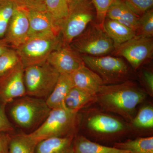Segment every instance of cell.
Segmentation results:
<instances>
[{"instance_id": "obj_18", "label": "cell", "mask_w": 153, "mask_h": 153, "mask_svg": "<svg viewBox=\"0 0 153 153\" xmlns=\"http://www.w3.org/2000/svg\"><path fill=\"white\" fill-rule=\"evenodd\" d=\"M96 101V94H91L73 86L66 96L64 107L73 112H79L95 103Z\"/></svg>"}, {"instance_id": "obj_11", "label": "cell", "mask_w": 153, "mask_h": 153, "mask_svg": "<svg viewBox=\"0 0 153 153\" xmlns=\"http://www.w3.org/2000/svg\"><path fill=\"white\" fill-rule=\"evenodd\" d=\"M25 68L21 62L0 77V102L6 105L27 95Z\"/></svg>"}, {"instance_id": "obj_17", "label": "cell", "mask_w": 153, "mask_h": 153, "mask_svg": "<svg viewBox=\"0 0 153 153\" xmlns=\"http://www.w3.org/2000/svg\"><path fill=\"white\" fill-rule=\"evenodd\" d=\"M73 86L70 74H60L55 87L46 99L49 108L52 109L64 108L65 98Z\"/></svg>"}, {"instance_id": "obj_4", "label": "cell", "mask_w": 153, "mask_h": 153, "mask_svg": "<svg viewBox=\"0 0 153 153\" xmlns=\"http://www.w3.org/2000/svg\"><path fill=\"white\" fill-rule=\"evenodd\" d=\"M85 66L98 74L104 85L135 80L134 71L122 58L117 56H81Z\"/></svg>"}, {"instance_id": "obj_16", "label": "cell", "mask_w": 153, "mask_h": 153, "mask_svg": "<svg viewBox=\"0 0 153 153\" xmlns=\"http://www.w3.org/2000/svg\"><path fill=\"white\" fill-rule=\"evenodd\" d=\"M139 17L130 8L124 0H114L107 11L106 18L117 21L136 32Z\"/></svg>"}, {"instance_id": "obj_31", "label": "cell", "mask_w": 153, "mask_h": 153, "mask_svg": "<svg viewBox=\"0 0 153 153\" xmlns=\"http://www.w3.org/2000/svg\"><path fill=\"white\" fill-rule=\"evenodd\" d=\"M143 89L148 95L153 96V72L150 69H143L140 74Z\"/></svg>"}, {"instance_id": "obj_34", "label": "cell", "mask_w": 153, "mask_h": 153, "mask_svg": "<svg viewBox=\"0 0 153 153\" xmlns=\"http://www.w3.org/2000/svg\"><path fill=\"white\" fill-rule=\"evenodd\" d=\"M11 138L9 133L0 132V153H8Z\"/></svg>"}, {"instance_id": "obj_6", "label": "cell", "mask_w": 153, "mask_h": 153, "mask_svg": "<svg viewBox=\"0 0 153 153\" xmlns=\"http://www.w3.org/2000/svg\"><path fill=\"white\" fill-rule=\"evenodd\" d=\"M62 44L60 35H43L30 37L15 49L25 68L46 62L50 54Z\"/></svg>"}, {"instance_id": "obj_21", "label": "cell", "mask_w": 153, "mask_h": 153, "mask_svg": "<svg viewBox=\"0 0 153 153\" xmlns=\"http://www.w3.org/2000/svg\"><path fill=\"white\" fill-rule=\"evenodd\" d=\"M102 28L114 44V47L130 40L136 32L126 25L112 19L105 18Z\"/></svg>"}, {"instance_id": "obj_13", "label": "cell", "mask_w": 153, "mask_h": 153, "mask_svg": "<svg viewBox=\"0 0 153 153\" xmlns=\"http://www.w3.org/2000/svg\"><path fill=\"white\" fill-rule=\"evenodd\" d=\"M30 22L27 11L17 5L4 39L9 45L16 49L29 38Z\"/></svg>"}, {"instance_id": "obj_28", "label": "cell", "mask_w": 153, "mask_h": 153, "mask_svg": "<svg viewBox=\"0 0 153 153\" xmlns=\"http://www.w3.org/2000/svg\"><path fill=\"white\" fill-rule=\"evenodd\" d=\"M21 62L15 49L8 48L0 55V77Z\"/></svg>"}, {"instance_id": "obj_24", "label": "cell", "mask_w": 153, "mask_h": 153, "mask_svg": "<svg viewBox=\"0 0 153 153\" xmlns=\"http://www.w3.org/2000/svg\"><path fill=\"white\" fill-rule=\"evenodd\" d=\"M45 11L61 30L69 13L68 0H46Z\"/></svg>"}, {"instance_id": "obj_23", "label": "cell", "mask_w": 153, "mask_h": 153, "mask_svg": "<svg viewBox=\"0 0 153 153\" xmlns=\"http://www.w3.org/2000/svg\"><path fill=\"white\" fill-rule=\"evenodd\" d=\"M113 147L130 153H153V137H137L115 143Z\"/></svg>"}, {"instance_id": "obj_9", "label": "cell", "mask_w": 153, "mask_h": 153, "mask_svg": "<svg viewBox=\"0 0 153 153\" xmlns=\"http://www.w3.org/2000/svg\"><path fill=\"white\" fill-rule=\"evenodd\" d=\"M94 6L90 0H83L69 11L61 28V39L69 44L85 30L95 17Z\"/></svg>"}, {"instance_id": "obj_8", "label": "cell", "mask_w": 153, "mask_h": 153, "mask_svg": "<svg viewBox=\"0 0 153 153\" xmlns=\"http://www.w3.org/2000/svg\"><path fill=\"white\" fill-rule=\"evenodd\" d=\"M60 75L47 61L26 67L24 78L27 95L47 98L55 87Z\"/></svg>"}, {"instance_id": "obj_35", "label": "cell", "mask_w": 153, "mask_h": 153, "mask_svg": "<svg viewBox=\"0 0 153 153\" xmlns=\"http://www.w3.org/2000/svg\"><path fill=\"white\" fill-rule=\"evenodd\" d=\"M9 45L4 38L0 39V55L9 48Z\"/></svg>"}, {"instance_id": "obj_1", "label": "cell", "mask_w": 153, "mask_h": 153, "mask_svg": "<svg viewBox=\"0 0 153 153\" xmlns=\"http://www.w3.org/2000/svg\"><path fill=\"white\" fill-rule=\"evenodd\" d=\"M79 130L82 135L101 144L112 146L134 134L129 123L101 108L90 107L80 111Z\"/></svg>"}, {"instance_id": "obj_25", "label": "cell", "mask_w": 153, "mask_h": 153, "mask_svg": "<svg viewBox=\"0 0 153 153\" xmlns=\"http://www.w3.org/2000/svg\"><path fill=\"white\" fill-rule=\"evenodd\" d=\"M37 144L27 134L11 135L8 153H35Z\"/></svg>"}, {"instance_id": "obj_22", "label": "cell", "mask_w": 153, "mask_h": 153, "mask_svg": "<svg viewBox=\"0 0 153 153\" xmlns=\"http://www.w3.org/2000/svg\"><path fill=\"white\" fill-rule=\"evenodd\" d=\"M73 146L74 153H130L129 151L95 142L81 134H77L74 137Z\"/></svg>"}, {"instance_id": "obj_10", "label": "cell", "mask_w": 153, "mask_h": 153, "mask_svg": "<svg viewBox=\"0 0 153 153\" xmlns=\"http://www.w3.org/2000/svg\"><path fill=\"white\" fill-rule=\"evenodd\" d=\"M153 52L152 38L135 36L115 47L112 55L123 57L134 70H137L152 57Z\"/></svg>"}, {"instance_id": "obj_30", "label": "cell", "mask_w": 153, "mask_h": 153, "mask_svg": "<svg viewBox=\"0 0 153 153\" xmlns=\"http://www.w3.org/2000/svg\"><path fill=\"white\" fill-rule=\"evenodd\" d=\"M137 16H140L146 11L152 9L153 0H124Z\"/></svg>"}, {"instance_id": "obj_5", "label": "cell", "mask_w": 153, "mask_h": 153, "mask_svg": "<svg viewBox=\"0 0 153 153\" xmlns=\"http://www.w3.org/2000/svg\"><path fill=\"white\" fill-rule=\"evenodd\" d=\"M13 102L10 110L11 117L23 128L30 129L41 125L51 110L43 98L26 95Z\"/></svg>"}, {"instance_id": "obj_32", "label": "cell", "mask_w": 153, "mask_h": 153, "mask_svg": "<svg viewBox=\"0 0 153 153\" xmlns=\"http://www.w3.org/2000/svg\"><path fill=\"white\" fill-rule=\"evenodd\" d=\"M18 6L29 10L45 11L46 0H14Z\"/></svg>"}, {"instance_id": "obj_29", "label": "cell", "mask_w": 153, "mask_h": 153, "mask_svg": "<svg viewBox=\"0 0 153 153\" xmlns=\"http://www.w3.org/2000/svg\"><path fill=\"white\" fill-rule=\"evenodd\" d=\"M114 0H91L96 11V23L102 28L107 13Z\"/></svg>"}, {"instance_id": "obj_20", "label": "cell", "mask_w": 153, "mask_h": 153, "mask_svg": "<svg viewBox=\"0 0 153 153\" xmlns=\"http://www.w3.org/2000/svg\"><path fill=\"white\" fill-rule=\"evenodd\" d=\"M129 124L134 135L142 136L152 132L153 128L152 105L147 103L141 107Z\"/></svg>"}, {"instance_id": "obj_14", "label": "cell", "mask_w": 153, "mask_h": 153, "mask_svg": "<svg viewBox=\"0 0 153 153\" xmlns=\"http://www.w3.org/2000/svg\"><path fill=\"white\" fill-rule=\"evenodd\" d=\"M27 11L30 22L29 38L43 35H60L61 30L46 11Z\"/></svg>"}, {"instance_id": "obj_27", "label": "cell", "mask_w": 153, "mask_h": 153, "mask_svg": "<svg viewBox=\"0 0 153 153\" xmlns=\"http://www.w3.org/2000/svg\"><path fill=\"white\" fill-rule=\"evenodd\" d=\"M136 35L145 38L153 36V10L151 9L139 17Z\"/></svg>"}, {"instance_id": "obj_33", "label": "cell", "mask_w": 153, "mask_h": 153, "mask_svg": "<svg viewBox=\"0 0 153 153\" xmlns=\"http://www.w3.org/2000/svg\"><path fill=\"white\" fill-rule=\"evenodd\" d=\"M5 106L0 102V132L10 133L14 131V128L6 114Z\"/></svg>"}, {"instance_id": "obj_19", "label": "cell", "mask_w": 153, "mask_h": 153, "mask_svg": "<svg viewBox=\"0 0 153 153\" xmlns=\"http://www.w3.org/2000/svg\"><path fill=\"white\" fill-rule=\"evenodd\" d=\"M75 136L43 140L36 145L35 153H74L73 142Z\"/></svg>"}, {"instance_id": "obj_12", "label": "cell", "mask_w": 153, "mask_h": 153, "mask_svg": "<svg viewBox=\"0 0 153 153\" xmlns=\"http://www.w3.org/2000/svg\"><path fill=\"white\" fill-rule=\"evenodd\" d=\"M47 61L60 74H71L85 65L80 54L63 43L50 54Z\"/></svg>"}, {"instance_id": "obj_3", "label": "cell", "mask_w": 153, "mask_h": 153, "mask_svg": "<svg viewBox=\"0 0 153 153\" xmlns=\"http://www.w3.org/2000/svg\"><path fill=\"white\" fill-rule=\"evenodd\" d=\"M79 112L65 108H55L51 110L41 125L28 134L38 143L50 138L75 136L79 131Z\"/></svg>"}, {"instance_id": "obj_36", "label": "cell", "mask_w": 153, "mask_h": 153, "mask_svg": "<svg viewBox=\"0 0 153 153\" xmlns=\"http://www.w3.org/2000/svg\"><path fill=\"white\" fill-rule=\"evenodd\" d=\"M83 0H68L69 11L73 8L77 4L82 1Z\"/></svg>"}, {"instance_id": "obj_7", "label": "cell", "mask_w": 153, "mask_h": 153, "mask_svg": "<svg viewBox=\"0 0 153 153\" xmlns=\"http://www.w3.org/2000/svg\"><path fill=\"white\" fill-rule=\"evenodd\" d=\"M85 30L69 44L79 54L91 56H102L112 54L114 42L96 23H91Z\"/></svg>"}, {"instance_id": "obj_15", "label": "cell", "mask_w": 153, "mask_h": 153, "mask_svg": "<svg viewBox=\"0 0 153 153\" xmlns=\"http://www.w3.org/2000/svg\"><path fill=\"white\" fill-rule=\"evenodd\" d=\"M74 87L93 94H97L104 85L100 76L85 65L70 74Z\"/></svg>"}, {"instance_id": "obj_26", "label": "cell", "mask_w": 153, "mask_h": 153, "mask_svg": "<svg viewBox=\"0 0 153 153\" xmlns=\"http://www.w3.org/2000/svg\"><path fill=\"white\" fill-rule=\"evenodd\" d=\"M17 4L14 0H0V39L5 36Z\"/></svg>"}, {"instance_id": "obj_2", "label": "cell", "mask_w": 153, "mask_h": 153, "mask_svg": "<svg viewBox=\"0 0 153 153\" xmlns=\"http://www.w3.org/2000/svg\"><path fill=\"white\" fill-rule=\"evenodd\" d=\"M147 96L134 80H127L102 85L97 94L95 103L105 111L117 115L129 123L136 114L137 107Z\"/></svg>"}]
</instances>
